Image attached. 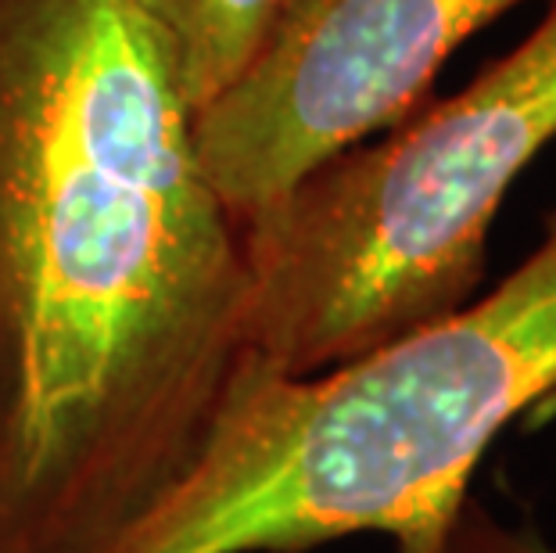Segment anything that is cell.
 I'll use <instances>...</instances> for the list:
<instances>
[{"mask_svg": "<svg viewBox=\"0 0 556 553\" xmlns=\"http://www.w3.org/2000/svg\"><path fill=\"white\" fill-rule=\"evenodd\" d=\"M263 367L244 223L134 0H0V553H104Z\"/></svg>", "mask_w": 556, "mask_h": 553, "instance_id": "1", "label": "cell"}, {"mask_svg": "<svg viewBox=\"0 0 556 553\" xmlns=\"http://www.w3.org/2000/svg\"><path fill=\"white\" fill-rule=\"evenodd\" d=\"M525 0H280L241 76L194 115L241 219L417 109L442 65Z\"/></svg>", "mask_w": 556, "mask_h": 553, "instance_id": "4", "label": "cell"}, {"mask_svg": "<svg viewBox=\"0 0 556 553\" xmlns=\"http://www.w3.org/2000/svg\"><path fill=\"white\" fill-rule=\"evenodd\" d=\"M556 395V213L459 310L316 374L255 367L208 450L104 553H438L481 456Z\"/></svg>", "mask_w": 556, "mask_h": 553, "instance_id": "2", "label": "cell"}, {"mask_svg": "<svg viewBox=\"0 0 556 553\" xmlns=\"http://www.w3.org/2000/svg\"><path fill=\"white\" fill-rule=\"evenodd\" d=\"M134 4L162 40L198 115L252 62L280 0H134Z\"/></svg>", "mask_w": 556, "mask_h": 553, "instance_id": "5", "label": "cell"}, {"mask_svg": "<svg viewBox=\"0 0 556 553\" xmlns=\"http://www.w3.org/2000/svg\"><path fill=\"white\" fill-rule=\"evenodd\" d=\"M553 140L556 0L459 93L338 151L241 219L258 363L316 374L475 299L492 223Z\"/></svg>", "mask_w": 556, "mask_h": 553, "instance_id": "3", "label": "cell"}, {"mask_svg": "<svg viewBox=\"0 0 556 553\" xmlns=\"http://www.w3.org/2000/svg\"><path fill=\"white\" fill-rule=\"evenodd\" d=\"M438 553H556V546L535 525H506L467 497L448 521Z\"/></svg>", "mask_w": 556, "mask_h": 553, "instance_id": "6", "label": "cell"}]
</instances>
